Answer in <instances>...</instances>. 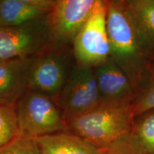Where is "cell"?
I'll list each match as a JSON object with an SVG mask.
<instances>
[{
    "mask_svg": "<svg viewBox=\"0 0 154 154\" xmlns=\"http://www.w3.org/2000/svg\"><path fill=\"white\" fill-rule=\"evenodd\" d=\"M106 5L110 57L127 75L136 94L150 61L126 0H106Z\"/></svg>",
    "mask_w": 154,
    "mask_h": 154,
    "instance_id": "obj_1",
    "label": "cell"
},
{
    "mask_svg": "<svg viewBox=\"0 0 154 154\" xmlns=\"http://www.w3.org/2000/svg\"><path fill=\"white\" fill-rule=\"evenodd\" d=\"M134 117L131 104L101 102L66 125L69 131L99 149H106L129 134Z\"/></svg>",
    "mask_w": 154,
    "mask_h": 154,
    "instance_id": "obj_2",
    "label": "cell"
},
{
    "mask_svg": "<svg viewBox=\"0 0 154 154\" xmlns=\"http://www.w3.org/2000/svg\"><path fill=\"white\" fill-rule=\"evenodd\" d=\"M76 60L72 47L50 45L34 57L28 88L54 100L68 80Z\"/></svg>",
    "mask_w": 154,
    "mask_h": 154,
    "instance_id": "obj_3",
    "label": "cell"
},
{
    "mask_svg": "<svg viewBox=\"0 0 154 154\" xmlns=\"http://www.w3.org/2000/svg\"><path fill=\"white\" fill-rule=\"evenodd\" d=\"M19 135L34 138L69 131L54 100L37 92L27 91L16 103Z\"/></svg>",
    "mask_w": 154,
    "mask_h": 154,
    "instance_id": "obj_4",
    "label": "cell"
},
{
    "mask_svg": "<svg viewBox=\"0 0 154 154\" xmlns=\"http://www.w3.org/2000/svg\"><path fill=\"white\" fill-rule=\"evenodd\" d=\"M72 49L76 63L92 68L110 57L106 0H96L91 15L73 42Z\"/></svg>",
    "mask_w": 154,
    "mask_h": 154,
    "instance_id": "obj_5",
    "label": "cell"
},
{
    "mask_svg": "<svg viewBox=\"0 0 154 154\" xmlns=\"http://www.w3.org/2000/svg\"><path fill=\"white\" fill-rule=\"evenodd\" d=\"M54 101L65 123L99 105L101 99L94 68L76 63Z\"/></svg>",
    "mask_w": 154,
    "mask_h": 154,
    "instance_id": "obj_6",
    "label": "cell"
},
{
    "mask_svg": "<svg viewBox=\"0 0 154 154\" xmlns=\"http://www.w3.org/2000/svg\"><path fill=\"white\" fill-rule=\"evenodd\" d=\"M48 17L15 26H0V61L35 57L50 45Z\"/></svg>",
    "mask_w": 154,
    "mask_h": 154,
    "instance_id": "obj_7",
    "label": "cell"
},
{
    "mask_svg": "<svg viewBox=\"0 0 154 154\" xmlns=\"http://www.w3.org/2000/svg\"><path fill=\"white\" fill-rule=\"evenodd\" d=\"M96 0H55L48 15L51 42L55 47H72L77 34L93 11Z\"/></svg>",
    "mask_w": 154,
    "mask_h": 154,
    "instance_id": "obj_8",
    "label": "cell"
},
{
    "mask_svg": "<svg viewBox=\"0 0 154 154\" xmlns=\"http://www.w3.org/2000/svg\"><path fill=\"white\" fill-rule=\"evenodd\" d=\"M101 102L115 104H131L136 91L127 75L109 57L94 68Z\"/></svg>",
    "mask_w": 154,
    "mask_h": 154,
    "instance_id": "obj_9",
    "label": "cell"
},
{
    "mask_svg": "<svg viewBox=\"0 0 154 154\" xmlns=\"http://www.w3.org/2000/svg\"><path fill=\"white\" fill-rule=\"evenodd\" d=\"M34 57L0 61V105H14L28 91Z\"/></svg>",
    "mask_w": 154,
    "mask_h": 154,
    "instance_id": "obj_10",
    "label": "cell"
},
{
    "mask_svg": "<svg viewBox=\"0 0 154 154\" xmlns=\"http://www.w3.org/2000/svg\"><path fill=\"white\" fill-rule=\"evenodd\" d=\"M55 0H2L0 26H15L48 17Z\"/></svg>",
    "mask_w": 154,
    "mask_h": 154,
    "instance_id": "obj_11",
    "label": "cell"
},
{
    "mask_svg": "<svg viewBox=\"0 0 154 154\" xmlns=\"http://www.w3.org/2000/svg\"><path fill=\"white\" fill-rule=\"evenodd\" d=\"M40 154H101L99 149L72 132H58L34 138Z\"/></svg>",
    "mask_w": 154,
    "mask_h": 154,
    "instance_id": "obj_12",
    "label": "cell"
},
{
    "mask_svg": "<svg viewBox=\"0 0 154 154\" xmlns=\"http://www.w3.org/2000/svg\"><path fill=\"white\" fill-rule=\"evenodd\" d=\"M134 17L142 46L150 62L154 61V0H126Z\"/></svg>",
    "mask_w": 154,
    "mask_h": 154,
    "instance_id": "obj_13",
    "label": "cell"
},
{
    "mask_svg": "<svg viewBox=\"0 0 154 154\" xmlns=\"http://www.w3.org/2000/svg\"><path fill=\"white\" fill-rule=\"evenodd\" d=\"M129 140L138 154H154V109L134 117Z\"/></svg>",
    "mask_w": 154,
    "mask_h": 154,
    "instance_id": "obj_14",
    "label": "cell"
},
{
    "mask_svg": "<svg viewBox=\"0 0 154 154\" xmlns=\"http://www.w3.org/2000/svg\"><path fill=\"white\" fill-rule=\"evenodd\" d=\"M131 107L134 116L154 109V61L149 63L140 79Z\"/></svg>",
    "mask_w": 154,
    "mask_h": 154,
    "instance_id": "obj_15",
    "label": "cell"
},
{
    "mask_svg": "<svg viewBox=\"0 0 154 154\" xmlns=\"http://www.w3.org/2000/svg\"><path fill=\"white\" fill-rule=\"evenodd\" d=\"M18 136L16 104L0 105V147Z\"/></svg>",
    "mask_w": 154,
    "mask_h": 154,
    "instance_id": "obj_16",
    "label": "cell"
},
{
    "mask_svg": "<svg viewBox=\"0 0 154 154\" xmlns=\"http://www.w3.org/2000/svg\"><path fill=\"white\" fill-rule=\"evenodd\" d=\"M0 154H40V149L34 139L18 136L0 147Z\"/></svg>",
    "mask_w": 154,
    "mask_h": 154,
    "instance_id": "obj_17",
    "label": "cell"
},
{
    "mask_svg": "<svg viewBox=\"0 0 154 154\" xmlns=\"http://www.w3.org/2000/svg\"><path fill=\"white\" fill-rule=\"evenodd\" d=\"M101 154H138L131 143L129 134L116 142L110 147L103 149Z\"/></svg>",
    "mask_w": 154,
    "mask_h": 154,
    "instance_id": "obj_18",
    "label": "cell"
},
{
    "mask_svg": "<svg viewBox=\"0 0 154 154\" xmlns=\"http://www.w3.org/2000/svg\"><path fill=\"white\" fill-rule=\"evenodd\" d=\"M1 2H2V0H0V3H1Z\"/></svg>",
    "mask_w": 154,
    "mask_h": 154,
    "instance_id": "obj_19",
    "label": "cell"
}]
</instances>
